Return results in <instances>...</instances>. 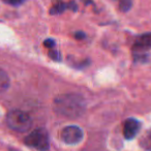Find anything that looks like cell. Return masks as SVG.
<instances>
[{
    "instance_id": "cell-1",
    "label": "cell",
    "mask_w": 151,
    "mask_h": 151,
    "mask_svg": "<svg viewBox=\"0 0 151 151\" xmlns=\"http://www.w3.org/2000/svg\"><path fill=\"white\" fill-rule=\"evenodd\" d=\"M55 113L65 118H79L86 111V103L82 95L77 93H64L54 99Z\"/></svg>"
},
{
    "instance_id": "cell-2",
    "label": "cell",
    "mask_w": 151,
    "mask_h": 151,
    "mask_svg": "<svg viewBox=\"0 0 151 151\" xmlns=\"http://www.w3.org/2000/svg\"><path fill=\"white\" fill-rule=\"evenodd\" d=\"M5 122L11 129L19 132H25L32 126V119L29 114L21 110H13L5 117Z\"/></svg>"
},
{
    "instance_id": "cell-3",
    "label": "cell",
    "mask_w": 151,
    "mask_h": 151,
    "mask_svg": "<svg viewBox=\"0 0 151 151\" xmlns=\"http://www.w3.org/2000/svg\"><path fill=\"white\" fill-rule=\"evenodd\" d=\"M25 144L31 148H35L40 151H46L49 148V134L44 128H37L33 130L25 138Z\"/></svg>"
},
{
    "instance_id": "cell-4",
    "label": "cell",
    "mask_w": 151,
    "mask_h": 151,
    "mask_svg": "<svg viewBox=\"0 0 151 151\" xmlns=\"http://www.w3.org/2000/svg\"><path fill=\"white\" fill-rule=\"evenodd\" d=\"M84 132L79 126L70 125L64 127L60 132V139L67 145H76L83 140Z\"/></svg>"
},
{
    "instance_id": "cell-5",
    "label": "cell",
    "mask_w": 151,
    "mask_h": 151,
    "mask_svg": "<svg viewBox=\"0 0 151 151\" xmlns=\"http://www.w3.org/2000/svg\"><path fill=\"white\" fill-rule=\"evenodd\" d=\"M141 128V123L134 118H128L123 125V136L127 140H132L137 136Z\"/></svg>"
},
{
    "instance_id": "cell-6",
    "label": "cell",
    "mask_w": 151,
    "mask_h": 151,
    "mask_svg": "<svg viewBox=\"0 0 151 151\" xmlns=\"http://www.w3.org/2000/svg\"><path fill=\"white\" fill-rule=\"evenodd\" d=\"M134 49L136 51H146L151 49V32L138 36L134 44Z\"/></svg>"
},
{
    "instance_id": "cell-7",
    "label": "cell",
    "mask_w": 151,
    "mask_h": 151,
    "mask_svg": "<svg viewBox=\"0 0 151 151\" xmlns=\"http://www.w3.org/2000/svg\"><path fill=\"white\" fill-rule=\"evenodd\" d=\"M9 87V78L6 71L0 68V93L4 92Z\"/></svg>"
},
{
    "instance_id": "cell-8",
    "label": "cell",
    "mask_w": 151,
    "mask_h": 151,
    "mask_svg": "<svg viewBox=\"0 0 151 151\" xmlns=\"http://www.w3.org/2000/svg\"><path fill=\"white\" fill-rule=\"evenodd\" d=\"M68 7H69V4H65V3H63V2H58L55 5H53L50 9V14H52V15H58V14L63 13V12L66 9H68Z\"/></svg>"
},
{
    "instance_id": "cell-9",
    "label": "cell",
    "mask_w": 151,
    "mask_h": 151,
    "mask_svg": "<svg viewBox=\"0 0 151 151\" xmlns=\"http://www.w3.org/2000/svg\"><path fill=\"white\" fill-rule=\"evenodd\" d=\"M132 6V0H120L119 9L121 12H128Z\"/></svg>"
},
{
    "instance_id": "cell-10",
    "label": "cell",
    "mask_w": 151,
    "mask_h": 151,
    "mask_svg": "<svg viewBox=\"0 0 151 151\" xmlns=\"http://www.w3.org/2000/svg\"><path fill=\"white\" fill-rule=\"evenodd\" d=\"M141 145H142L143 148H145L146 150L151 151V132L148 134V136L143 139L142 142H141Z\"/></svg>"
},
{
    "instance_id": "cell-11",
    "label": "cell",
    "mask_w": 151,
    "mask_h": 151,
    "mask_svg": "<svg viewBox=\"0 0 151 151\" xmlns=\"http://www.w3.org/2000/svg\"><path fill=\"white\" fill-rule=\"evenodd\" d=\"M2 1L11 5H19V4H21V3H23L25 0H2Z\"/></svg>"
},
{
    "instance_id": "cell-12",
    "label": "cell",
    "mask_w": 151,
    "mask_h": 151,
    "mask_svg": "<svg viewBox=\"0 0 151 151\" xmlns=\"http://www.w3.org/2000/svg\"><path fill=\"white\" fill-rule=\"evenodd\" d=\"M49 56L51 57L52 59H54V60H60V56H59V53L57 52V51H54V50H51L50 53H49Z\"/></svg>"
},
{
    "instance_id": "cell-13",
    "label": "cell",
    "mask_w": 151,
    "mask_h": 151,
    "mask_svg": "<svg viewBox=\"0 0 151 151\" xmlns=\"http://www.w3.org/2000/svg\"><path fill=\"white\" fill-rule=\"evenodd\" d=\"M44 46L47 47V48H49V49H51L55 46V42L53 40H46L44 42Z\"/></svg>"
},
{
    "instance_id": "cell-14",
    "label": "cell",
    "mask_w": 151,
    "mask_h": 151,
    "mask_svg": "<svg viewBox=\"0 0 151 151\" xmlns=\"http://www.w3.org/2000/svg\"><path fill=\"white\" fill-rule=\"evenodd\" d=\"M75 37L77 38V40H82V38L85 37V33L84 32H76Z\"/></svg>"
}]
</instances>
